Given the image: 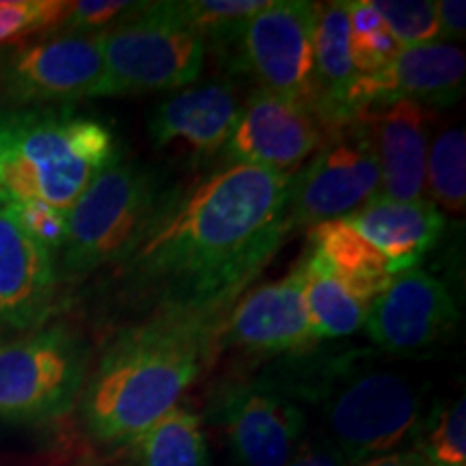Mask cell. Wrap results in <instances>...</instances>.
Returning a JSON list of instances; mask_svg holds the SVG:
<instances>
[{
    "mask_svg": "<svg viewBox=\"0 0 466 466\" xmlns=\"http://www.w3.org/2000/svg\"><path fill=\"white\" fill-rule=\"evenodd\" d=\"M348 11L350 55L359 76L380 72L400 52V44L389 33L387 25L371 5V0L343 3Z\"/></svg>",
    "mask_w": 466,
    "mask_h": 466,
    "instance_id": "25",
    "label": "cell"
},
{
    "mask_svg": "<svg viewBox=\"0 0 466 466\" xmlns=\"http://www.w3.org/2000/svg\"><path fill=\"white\" fill-rule=\"evenodd\" d=\"M7 201H9V199H7V192H5L3 182H0V208H3Z\"/></svg>",
    "mask_w": 466,
    "mask_h": 466,
    "instance_id": "35",
    "label": "cell"
},
{
    "mask_svg": "<svg viewBox=\"0 0 466 466\" xmlns=\"http://www.w3.org/2000/svg\"><path fill=\"white\" fill-rule=\"evenodd\" d=\"M66 0H0V46H11L37 33H52L67 15Z\"/></svg>",
    "mask_w": 466,
    "mask_h": 466,
    "instance_id": "28",
    "label": "cell"
},
{
    "mask_svg": "<svg viewBox=\"0 0 466 466\" xmlns=\"http://www.w3.org/2000/svg\"><path fill=\"white\" fill-rule=\"evenodd\" d=\"M436 5V17H439L441 42L442 39H458L466 33V5L464 0H441Z\"/></svg>",
    "mask_w": 466,
    "mask_h": 466,
    "instance_id": "33",
    "label": "cell"
},
{
    "mask_svg": "<svg viewBox=\"0 0 466 466\" xmlns=\"http://www.w3.org/2000/svg\"><path fill=\"white\" fill-rule=\"evenodd\" d=\"M212 318H149L110 343L85 395V421L97 441L132 442L179 406L201 374Z\"/></svg>",
    "mask_w": 466,
    "mask_h": 466,
    "instance_id": "2",
    "label": "cell"
},
{
    "mask_svg": "<svg viewBox=\"0 0 466 466\" xmlns=\"http://www.w3.org/2000/svg\"><path fill=\"white\" fill-rule=\"evenodd\" d=\"M268 0H175V11L203 39V44H229L240 39L247 22Z\"/></svg>",
    "mask_w": 466,
    "mask_h": 466,
    "instance_id": "26",
    "label": "cell"
},
{
    "mask_svg": "<svg viewBox=\"0 0 466 466\" xmlns=\"http://www.w3.org/2000/svg\"><path fill=\"white\" fill-rule=\"evenodd\" d=\"M121 158L115 132L63 106L0 110V182L9 201H44L69 212Z\"/></svg>",
    "mask_w": 466,
    "mask_h": 466,
    "instance_id": "3",
    "label": "cell"
},
{
    "mask_svg": "<svg viewBox=\"0 0 466 466\" xmlns=\"http://www.w3.org/2000/svg\"><path fill=\"white\" fill-rule=\"evenodd\" d=\"M425 188L436 208L464 214L466 206V137L462 127H450L428 149Z\"/></svg>",
    "mask_w": 466,
    "mask_h": 466,
    "instance_id": "24",
    "label": "cell"
},
{
    "mask_svg": "<svg viewBox=\"0 0 466 466\" xmlns=\"http://www.w3.org/2000/svg\"><path fill=\"white\" fill-rule=\"evenodd\" d=\"M132 3L124 0H80L72 3L67 15L52 33H72V35H93L102 33L113 25Z\"/></svg>",
    "mask_w": 466,
    "mask_h": 466,
    "instance_id": "31",
    "label": "cell"
},
{
    "mask_svg": "<svg viewBox=\"0 0 466 466\" xmlns=\"http://www.w3.org/2000/svg\"><path fill=\"white\" fill-rule=\"evenodd\" d=\"M291 175L227 165L165 201L115 268L134 307L214 316L281 247Z\"/></svg>",
    "mask_w": 466,
    "mask_h": 466,
    "instance_id": "1",
    "label": "cell"
},
{
    "mask_svg": "<svg viewBox=\"0 0 466 466\" xmlns=\"http://www.w3.org/2000/svg\"><path fill=\"white\" fill-rule=\"evenodd\" d=\"M106 97L184 89L203 69L206 44L173 3L130 5L102 31Z\"/></svg>",
    "mask_w": 466,
    "mask_h": 466,
    "instance_id": "6",
    "label": "cell"
},
{
    "mask_svg": "<svg viewBox=\"0 0 466 466\" xmlns=\"http://www.w3.org/2000/svg\"><path fill=\"white\" fill-rule=\"evenodd\" d=\"M0 93L17 106L106 97L102 33H46L0 48Z\"/></svg>",
    "mask_w": 466,
    "mask_h": 466,
    "instance_id": "7",
    "label": "cell"
},
{
    "mask_svg": "<svg viewBox=\"0 0 466 466\" xmlns=\"http://www.w3.org/2000/svg\"><path fill=\"white\" fill-rule=\"evenodd\" d=\"M214 410L233 458L242 466H285L305 442V410L272 380L225 389Z\"/></svg>",
    "mask_w": 466,
    "mask_h": 466,
    "instance_id": "12",
    "label": "cell"
},
{
    "mask_svg": "<svg viewBox=\"0 0 466 466\" xmlns=\"http://www.w3.org/2000/svg\"><path fill=\"white\" fill-rule=\"evenodd\" d=\"M371 143L380 167V197L419 201L425 192L430 113L421 104L398 100L367 113Z\"/></svg>",
    "mask_w": 466,
    "mask_h": 466,
    "instance_id": "18",
    "label": "cell"
},
{
    "mask_svg": "<svg viewBox=\"0 0 466 466\" xmlns=\"http://www.w3.org/2000/svg\"><path fill=\"white\" fill-rule=\"evenodd\" d=\"M458 322L450 289L430 272H400L371 302L365 330L384 352H417L441 341Z\"/></svg>",
    "mask_w": 466,
    "mask_h": 466,
    "instance_id": "14",
    "label": "cell"
},
{
    "mask_svg": "<svg viewBox=\"0 0 466 466\" xmlns=\"http://www.w3.org/2000/svg\"><path fill=\"white\" fill-rule=\"evenodd\" d=\"M417 450L430 466H466V401L464 395L445 401L423 419Z\"/></svg>",
    "mask_w": 466,
    "mask_h": 466,
    "instance_id": "27",
    "label": "cell"
},
{
    "mask_svg": "<svg viewBox=\"0 0 466 466\" xmlns=\"http://www.w3.org/2000/svg\"><path fill=\"white\" fill-rule=\"evenodd\" d=\"M285 466H352L329 441H309Z\"/></svg>",
    "mask_w": 466,
    "mask_h": 466,
    "instance_id": "32",
    "label": "cell"
},
{
    "mask_svg": "<svg viewBox=\"0 0 466 466\" xmlns=\"http://www.w3.org/2000/svg\"><path fill=\"white\" fill-rule=\"evenodd\" d=\"M374 9L400 48L432 44L441 39L436 5L428 0H374Z\"/></svg>",
    "mask_w": 466,
    "mask_h": 466,
    "instance_id": "29",
    "label": "cell"
},
{
    "mask_svg": "<svg viewBox=\"0 0 466 466\" xmlns=\"http://www.w3.org/2000/svg\"><path fill=\"white\" fill-rule=\"evenodd\" d=\"M281 387L294 398L316 401L326 441L352 466L395 451L419 434L425 419L423 389L367 352L329 357L307 370L302 382Z\"/></svg>",
    "mask_w": 466,
    "mask_h": 466,
    "instance_id": "4",
    "label": "cell"
},
{
    "mask_svg": "<svg viewBox=\"0 0 466 466\" xmlns=\"http://www.w3.org/2000/svg\"><path fill=\"white\" fill-rule=\"evenodd\" d=\"M357 76L352 55H350L346 5H318L316 26H313V74L309 108L322 124L335 126L343 93Z\"/></svg>",
    "mask_w": 466,
    "mask_h": 466,
    "instance_id": "21",
    "label": "cell"
},
{
    "mask_svg": "<svg viewBox=\"0 0 466 466\" xmlns=\"http://www.w3.org/2000/svg\"><path fill=\"white\" fill-rule=\"evenodd\" d=\"M466 83L464 50L450 42H432L400 48L387 67L370 76H357L343 93L335 127H341L371 110L398 100L430 106L458 102Z\"/></svg>",
    "mask_w": 466,
    "mask_h": 466,
    "instance_id": "11",
    "label": "cell"
},
{
    "mask_svg": "<svg viewBox=\"0 0 466 466\" xmlns=\"http://www.w3.org/2000/svg\"><path fill=\"white\" fill-rule=\"evenodd\" d=\"M354 466H430V462L417 447H410V450H395L380 453V456L367 458Z\"/></svg>",
    "mask_w": 466,
    "mask_h": 466,
    "instance_id": "34",
    "label": "cell"
},
{
    "mask_svg": "<svg viewBox=\"0 0 466 466\" xmlns=\"http://www.w3.org/2000/svg\"><path fill=\"white\" fill-rule=\"evenodd\" d=\"M134 466H209L208 441L195 412L175 406L132 441Z\"/></svg>",
    "mask_w": 466,
    "mask_h": 466,
    "instance_id": "23",
    "label": "cell"
},
{
    "mask_svg": "<svg viewBox=\"0 0 466 466\" xmlns=\"http://www.w3.org/2000/svg\"><path fill=\"white\" fill-rule=\"evenodd\" d=\"M220 337L248 352L302 354L316 346L305 305L300 261L288 277L259 285L238 302Z\"/></svg>",
    "mask_w": 466,
    "mask_h": 466,
    "instance_id": "15",
    "label": "cell"
},
{
    "mask_svg": "<svg viewBox=\"0 0 466 466\" xmlns=\"http://www.w3.org/2000/svg\"><path fill=\"white\" fill-rule=\"evenodd\" d=\"M17 227L42 244L50 253L61 250L67 233V214L44 201H7L5 203Z\"/></svg>",
    "mask_w": 466,
    "mask_h": 466,
    "instance_id": "30",
    "label": "cell"
},
{
    "mask_svg": "<svg viewBox=\"0 0 466 466\" xmlns=\"http://www.w3.org/2000/svg\"><path fill=\"white\" fill-rule=\"evenodd\" d=\"M322 121L307 104L258 89L244 104L225 145L231 165L294 175L322 147Z\"/></svg>",
    "mask_w": 466,
    "mask_h": 466,
    "instance_id": "13",
    "label": "cell"
},
{
    "mask_svg": "<svg viewBox=\"0 0 466 466\" xmlns=\"http://www.w3.org/2000/svg\"><path fill=\"white\" fill-rule=\"evenodd\" d=\"M167 195L165 179L141 162H116L106 168L69 208L63 272L76 279L115 266Z\"/></svg>",
    "mask_w": 466,
    "mask_h": 466,
    "instance_id": "5",
    "label": "cell"
},
{
    "mask_svg": "<svg viewBox=\"0 0 466 466\" xmlns=\"http://www.w3.org/2000/svg\"><path fill=\"white\" fill-rule=\"evenodd\" d=\"M316 14L318 3L268 0L244 25L238 50L259 89L309 106Z\"/></svg>",
    "mask_w": 466,
    "mask_h": 466,
    "instance_id": "10",
    "label": "cell"
},
{
    "mask_svg": "<svg viewBox=\"0 0 466 466\" xmlns=\"http://www.w3.org/2000/svg\"><path fill=\"white\" fill-rule=\"evenodd\" d=\"M240 100L229 83H206L165 97L149 116L147 132L156 149L182 143L197 156L223 149L240 116Z\"/></svg>",
    "mask_w": 466,
    "mask_h": 466,
    "instance_id": "17",
    "label": "cell"
},
{
    "mask_svg": "<svg viewBox=\"0 0 466 466\" xmlns=\"http://www.w3.org/2000/svg\"><path fill=\"white\" fill-rule=\"evenodd\" d=\"M309 253L337 281L370 305L391 285L395 277L389 268V261L343 218L326 220V223L311 227Z\"/></svg>",
    "mask_w": 466,
    "mask_h": 466,
    "instance_id": "20",
    "label": "cell"
},
{
    "mask_svg": "<svg viewBox=\"0 0 466 466\" xmlns=\"http://www.w3.org/2000/svg\"><path fill=\"white\" fill-rule=\"evenodd\" d=\"M305 275V305L316 339H341L365 329L370 302L360 300L346 285L337 281L319 261L307 253L300 258Z\"/></svg>",
    "mask_w": 466,
    "mask_h": 466,
    "instance_id": "22",
    "label": "cell"
},
{
    "mask_svg": "<svg viewBox=\"0 0 466 466\" xmlns=\"http://www.w3.org/2000/svg\"><path fill=\"white\" fill-rule=\"evenodd\" d=\"M85 354L66 329H44L0 343V419L44 421L74 404Z\"/></svg>",
    "mask_w": 466,
    "mask_h": 466,
    "instance_id": "9",
    "label": "cell"
},
{
    "mask_svg": "<svg viewBox=\"0 0 466 466\" xmlns=\"http://www.w3.org/2000/svg\"><path fill=\"white\" fill-rule=\"evenodd\" d=\"M389 261L393 275L412 270L439 244L445 217L432 201H395L376 195L343 218Z\"/></svg>",
    "mask_w": 466,
    "mask_h": 466,
    "instance_id": "19",
    "label": "cell"
},
{
    "mask_svg": "<svg viewBox=\"0 0 466 466\" xmlns=\"http://www.w3.org/2000/svg\"><path fill=\"white\" fill-rule=\"evenodd\" d=\"M380 195V167L365 121H352L322 143L313 160L291 175L288 233L339 220Z\"/></svg>",
    "mask_w": 466,
    "mask_h": 466,
    "instance_id": "8",
    "label": "cell"
},
{
    "mask_svg": "<svg viewBox=\"0 0 466 466\" xmlns=\"http://www.w3.org/2000/svg\"><path fill=\"white\" fill-rule=\"evenodd\" d=\"M3 329H5V322H3V319H0V333H3Z\"/></svg>",
    "mask_w": 466,
    "mask_h": 466,
    "instance_id": "36",
    "label": "cell"
},
{
    "mask_svg": "<svg viewBox=\"0 0 466 466\" xmlns=\"http://www.w3.org/2000/svg\"><path fill=\"white\" fill-rule=\"evenodd\" d=\"M55 255L28 238L0 208V319L15 330L35 329L56 296Z\"/></svg>",
    "mask_w": 466,
    "mask_h": 466,
    "instance_id": "16",
    "label": "cell"
}]
</instances>
